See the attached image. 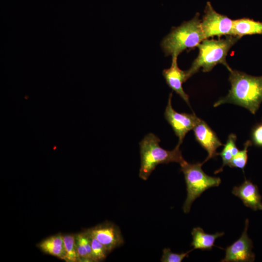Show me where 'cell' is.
<instances>
[{"mask_svg": "<svg viewBox=\"0 0 262 262\" xmlns=\"http://www.w3.org/2000/svg\"><path fill=\"white\" fill-rule=\"evenodd\" d=\"M229 80L231 88L228 94L215 102L213 106L232 103L245 108L255 115L262 102V76H251L232 69Z\"/></svg>", "mask_w": 262, "mask_h": 262, "instance_id": "1", "label": "cell"}, {"mask_svg": "<svg viewBox=\"0 0 262 262\" xmlns=\"http://www.w3.org/2000/svg\"><path fill=\"white\" fill-rule=\"evenodd\" d=\"M240 37L227 35L224 39H205L196 47L199 49L197 57L192 63L190 68L186 70L189 79L202 68L204 72H210L217 64L223 65L230 72L232 69L226 61V57L231 48Z\"/></svg>", "mask_w": 262, "mask_h": 262, "instance_id": "2", "label": "cell"}, {"mask_svg": "<svg viewBox=\"0 0 262 262\" xmlns=\"http://www.w3.org/2000/svg\"><path fill=\"white\" fill-rule=\"evenodd\" d=\"M160 142L159 137L149 133L139 143L141 164L139 176L143 180H147L160 164L175 162L181 164L186 161L180 149V145L177 144L173 150H168L163 148Z\"/></svg>", "mask_w": 262, "mask_h": 262, "instance_id": "3", "label": "cell"}, {"mask_svg": "<svg viewBox=\"0 0 262 262\" xmlns=\"http://www.w3.org/2000/svg\"><path fill=\"white\" fill-rule=\"evenodd\" d=\"M199 13L180 26L172 27L162 40L161 46L166 56H177L184 50L196 47L205 39L201 26Z\"/></svg>", "mask_w": 262, "mask_h": 262, "instance_id": "4", "label": "cell"}, {"mask_svg": "<svg viewBox=\"0 0 262 262\" xmlns=\"http://www.w3.org/2000/svg\"><path fill=\"white\" fill-rule=\"evenodd\" d=\"M202 163L190 164L186 161L180 164L186 185L187 197L183 205L184 213H189L192 204L196 199L206 190L217 187L221 182L219 177L207 175L202 169Z\"/></svg>", "mask_w": 262, "mask_h": 262, "instance_id": "5", "label": "cell"}, {"mask_svg": "<svg viewBox=\"0 0 262 262\" xmlns=\"http://www.w3.org/2000/svg\"><path fill=\"white\" fill-rule=\"evenodd\" d=\"M204 12L200 24L205 39L232 35L233 20L216 12L210 1L207 2Z\"/></svg>", "mask_w": 262, "mask_h": 262, "instance_id": "6", "label": "cell"}, {"mask_svg": "<svg viewBox=\"0 0 262 262\" xmlns=\"http://www.w3.org/2000/svg\"><path fill=\"white\" fill-rule=\"evenodd\" d=\"M172 93H170L164 115L179 138L178 144L180 145L186 134L193 129L199 118L194 114L179 113L176 112L172 106Z\"/></svg>", "mask_w": 262, "mask_h": 262, "instance_id": "7", "label": "cell"}, {"mask_svg": "<svg viewBox=\"0 0 262 262\" xmlns=\"http://www.w3.org/2000/svg\"><path fill=\"white\" fill-rule=\"evenodd\" d=\"M249 220L245 221V227L240 237L225 249V258L222 262H252L255 255L252 252L253 242L247 235Z\"/></svg>", "mask_w": 262, "mask_h": 262, "instance_id": "8", "label": "cell"}, {"mask_svg": "<svg viewBox=\"0 0 262 262\" xmlns=\"http://www.w3.org/2000/svg\"><path fill=\"white\" fill-rule=\"evenodd\" d=\"M87 230L105 247L109 253L124 243L119 228L112 222H105Z\"/></svg>", "mask_w": 262, "mask_h": 262, "instance_id": "9", "label": "cell"}, {"mask_svg": "<svg viewBox=\"0 0 262 262\" xmlns=\"http://www.w3.org/2000/svg\"><path fill=\"white\" fill-rule=\"evenodd\" d=\"M193 130L196 141L208 152V156L203 164L219 155L216 150L223 144L204 121L199 118Z\"/></svg>", "mask_w": 262, "mask_h": 262, "instance_id": "10", "label": "cell"}, {"mask_svg": "<svg viewBox=\"0 0 262 262\" xmlns=\"http://www.w3.org/2000/svg\"><path fill=\"white\" fill-rule=\"evenodd\" d=\"M177 58V56L172 57L171 66L164 69L162 74L169 87L190 106L189 96L184 92L182 87V83L188 78L186 71H183L179 67Z\"/></svg>", "mask_w": 262, "mask_h": 262, "instance_id": "11", "label": "cell"}, {"mask_svg": "<svg viewBox=\"0 0 262 262\" xmlns=\"http://www.w3.org/2000/svg\"><path fill=\"white\" fill-rule=\"evenodd\" d=\"M232 193L238 197L246 207L254 211H262V196L257 185L250 180L245 179L240 185L234 186Z\"/></svg>", "mask_w": 262, "mask_h": 262, "instance_id": "12", "label": "cell"}, {"mask_svg": "<svg viewBox=\"0 0 262 262\" xmlns=\"http://www.w3.org/2000/svg\"><path fill=\"white\" fill-rule=\"evenodd\" d=\"M37 246L45 253L66 260V250L63 236L61 234L45 239L38 244Z\"/></svg>", "mask_w": 262, "mask_h": 262, "instance_id": "13", "label": "cell"}, {"mask_svg": "<svg viewBox=\"0 0 262 262\" xmlns=\"http://www.w3.org/2000/svg\"><path fill=\"white\" fill-rule=\"evenodd\" d=\"M262 34V22L248 18L233 20L232 35L241 37L246 35Z\"/></svg>", "mask_w": 262, "mask_h": 262, "instance_id": "14", "label": "cell"}, {"mask_svg": "<svg viewBox=\"0 0 262 262\" xmlns=\"http://www.w3.org/2000/svg\"><path fill=\"white\" fill-rule=\"evenodd\" d=\"M191 234L192 242L191 246L194 249H199L202 250H211L214 246L215 240L224 235V232H216L215 234H208L204 231L200 227L193 229Z\"/></svg>", "mask_w": 262, "mask_h": 262, "instance_id": "15", "label": "cell"}, {"mask_svg": "<svg viewBox=\"0 0 262 262\" xmlns=\"http://www.w3.org/2000/svg\"><path fill=\"white\" fill-rule=\"evenodd\" d=\"M237 136L235 134L231 133L229 136L226 144L222 151L219 153L223 161L222 166L218 170H216L214 174L221 172L223 171L225 166L229 164L233 157L239 151V149L236 146Z\"/></svg>", "mask_w": 262, "mask_h": 262, "instance_id": "16", "label": "cell"}, {"mask_svg": "<svg viewBox=\"0 0 262 262\" xmlns=\"http://www.w3.org/2000/svg\"><path fill=\"white\" fill-rule=\"evenodd\" d=\"M66 250V261L76 262L80 261L77 249L76 237L72 234L63 236Z\"/></svg>", "mask_w": 262, "mask_h": 262, "instance_id": "17", "label": "cell"}, {"mask_svg": "<svg viewBox=\"0 0 262 262\" xmlns=\"http://www.w3.org/2000/svg\"><path fill=\"white\" fill-rule=\"evenodd\" d=\"M252 142L251 140H247L244 144V147L242 150H239L234 156L228 165L230 167H236L244 170L248 160V148L251 146Z\"/></svg>", "mask_w": 262, "mask_h": 262, "instance_id": "18", "label": "cell"}, {"mask_svg": "<svg viewBox=\"0 0 262 262\" xmlns=\"http://www.w3.org/2000/svg\"><path fill=\"white\" fill-rule=\"evenodd\" d=\"M88 231V230H87ZM90 238L91 246L94 262L104 260L109 252L105 247L88 231Z\"/></svg>", "mask_w": 262, "mask_h": 262, "instance_id": "19", "label": "cell"}, {"mask_svg": "<svg viewBox=\"0 0 262 262\" xmlns=\"http://www.w3.org/2000/svg\"><path fill=\"white\" fill-rule=\"evenodd\" d=\"M193 249L186 252L175 253L172 252L170 248H165L163 250L161 261L162 262H181L185 257H188L189 253Z\"/></svg>", "mask_w": 262, "mask_h": 262, "instance_id": "20", "label": "cell"}, {"mask_svg": "<svg viewBox=\"0 0 262 262\" xmlns=\"http://www.w3.org/2000/svg\"><path fill=\"white\" fill-rule=\"evenodd\" d=\"M251 139L254 145L262 147V123L257 124L253 128Z\"/></svg>", "mask_w": 262, "mask_h": 262, "instance_id": "21", "label": "cell"}, {"mask_svg": "<svg viewBox=\"0 0 262 262\" xmlns=\"http://www.w3.org/2000/svg\"></svg>", "mask_w": 262, "mask_h": 262, "instance_id": "22", "label": "cell"}]
</instances>
